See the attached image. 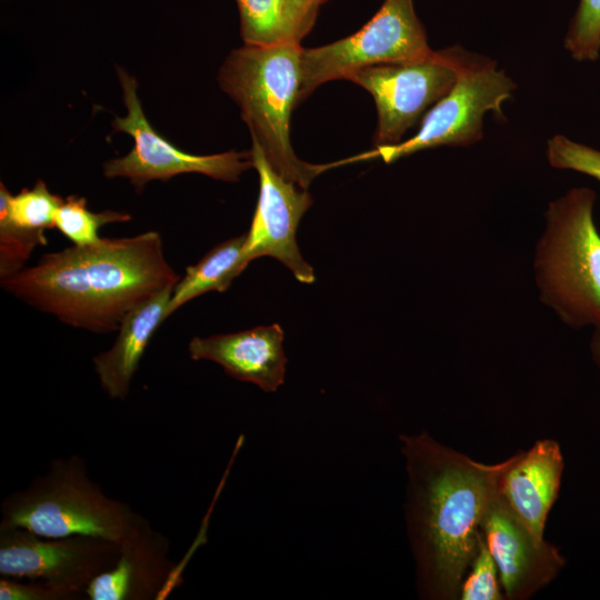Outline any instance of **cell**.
<instances>
[{"label": "cell", "instance_id": "cell-1", "mask_svg": "<svg viewBox=\"0 0 600 600\" xmlns=\"http://www.w3.org/2000/svg\"><path fill=\"white\" fill-rule=\"evenodd\" d=\"M408 474L406 519L417 588L428 600L459 599L481 523L510 457L483 463L427 431L400 436Z\"/></svg>", "mask_w": 600, "mask_h": 600}, {"label": "cell", "instance_id": "cell-2", "mask_svg": "<svg viewBox=\"0 0 600 600\" xmlns=\"http://www.w3.org/2000/svg\"><path fill=\"white\" fill-rule=\"evenodd\" d=\"M179 280L161 236L148 231L46 253L36 264L1 277L0 284L68 326L109 333L134 308Z\"/></svg>", "mask_w": 600, "mask_h": 600}, {"label": "cell", "instance_id": "cell-3", "mask_svg": "<svg viewBox=\"0 0 600 600\" xmlns=\"http://www.w3.org/2000/svg\"><path fill=\"white\" fill-rule=\"evenodd\" d=\"M300 42L269 46L244 44L232 50L218 74L221 89L239 106L252 141L282 178L308 189L330 164L300 160L290 142V119L299 104L301 86Z\"/></svg>", "mask_w": 600, "mask_h": 600}, {"label": "cell", "instance_id": "cell-4", "mask_svg": "<svg viewBox=\"0 0 600 600\" xmlns=\"http://www.w3.org/2000/svg\"><path fill=\"white\" fill-rule=\"evenodd\" d=\"M0 529L20 528L47 538L91 536L121 544L146 520L109 497L77 454L57 458L0 507Z\"/></svg>", "mask_w": 600, "mask_h": 600}, {"label": "cell", "instance_id": "cell-5", "mask_svg": "<svg viewBox=\"0 0 600 600\" xmlns=\"http://www.w3.org/2000/svg\"><path fill=\"white\" fill-rule=\"evenodd\" d=\"M596 193L572 188L549 203L534 259L542 300L569 327L600 324V233Z\"/></svg>", "mask_w": 600, "mask_h": 600}, {"label": "cell", "instance_id": "cell-6", "mask_svg": "<svg viewBox=\"0 0 600 600\" xmlns=\"http://www.w3.org/2000/svg\"><path fill=\"white\" fill-rule=\"evenodd\" d=\"M516 84L496 61L461 48L457 80L451 90L424 114L418 132L408 140L340 161L381 158L390 163L414 152L441 146L468 147L483 137V116L493 112L504 120L502 103Z\"/></svg>", "mask_w": 600, "mask_h": 600}, {"label": "cell", "instance_id": "cell-7", "mask_svg": "<svg viewBox=\"0 0 600 600\" xmlns=\"http://www.w3.org/2000/svg\"><path fill=\"white\" fill-rule=\"evenodd\" d=\"M433 52L413 0H384L353 34L322 47L303 48L299 102L324 82L350 80L363 68L422 60Z\"/></svg>", "mask_w": 600, "mask_h": 600}, {"label": "cell", "instance_id": "cell-8", "mask_svg": "<svg viewBox=\"0 0 600 600\" xmlns=\"http://www.w3.org/2000/svg\"><path fill=\"white\" fill-rule=\"evenodd\" d=\"M127 116L116 118L114 131L133 138L131 151L103 164L107 178H126L139 193L151 180L167 181L182 173H201L213 179L236 182L242 172L253 167L250 151L197 156L184 152L161 137L149 123L137 93V82L123 69L118 68Z\"/></svg>", "mask_w": 600, "mask_h": 600}, {"label": "cell", "instance_id": "cell-9", "mask_svg": "<svg viewBox=\"0 0 600 600\" xmlns=\"http://www.w3.org/2000/svg\"><path fill=\"white\" fill-rule=\"evenodd\" d=\"M460 50L456 46L434 51L422 60L367 67L350 78L374 99L376 148L400 143L404 132L451 90L457 80Z\"/></svg>", "mask_w": 600, "mask_h": 600}, {"label": "cell", "instance_id": "cell-10", "mask_svg": "<svg viewBox=\"0 0 600 600\" xmlns=\"http://www.w3.org/2000/svg\"><path fill=\"white\" fill-rule=\"evenodd\" d=\"M120 544L91 536L47 538L20 528L0 529V576L37 580L86 597L89 583L110 569Z\"/></svg>", "mask_w": 600, "mask_h": 600}, {"label": "cell", "instance_id": "cell-11", "mask_svg": "<svg viewBox=\"0 0 600 600\" xmlns=\"http://www.w3.org/2000/svg\"><path fill=\"white\" fill-rule=\"evenodd\" d=\"M253 168L260 190L251 226L246 233L244 257L250 263L259 257H272L283 263L302 283H312L314 272L302 258L296 232L303 213L312 204L307 189L278 174L259 146L252 141Z\"/></svg>", "mask_w": 600, "mask_h": 600}, {"label": "cell", "instance_id": "cell-12", "mask_svg": "<svg viewBox=\"0 0 600 600\" xmlns=\"http://www.w3.org/2000/svg\"><path fill=\"white\" fill-rule=\"evenodd\" d=\"M481 532L497 564L506 599L531 598L566 564L560 551L536 538L499 492L488 507Z\"/></svg>", "mask_w": 600, "mask_h": 600}, {"label": "cell", "instance_id": "cell-13", "mask_svg": "<svg viewBox=\"0 0 600 600\" xmlns=\"http://www.w3.org/2000/svg\"><path fill=\"white\" fill-rule=\"evenodd\" d=\"M169 540L146 519L120 544L116 563L87 587L90 600H151L173 582Z\"/></svg>", "mask_w": 600, "mask_h": 600}, {"label": "cell", "instance_id": "cell-14", "mask_svg": "<svg viewBox=\"0 0 600 600\" xmlns=\"http://www.w3.org/2000/svg\"><path fill=\"white\" fill-rule=\"evenodd\" d=\"M283 330L274 323L233 333L193 337L188 346L192 360H209L237 380L274 392L284 380L287 357Z\"/></svg>", "mask_w": 600, "mask_h": 600}, {"label": "cell", "instance_id": "cell-15", "mask_svg": "<svg viewBox=\"0 0 600 600\" xmlns=\"http://www.w3.org/2000/svg\"><path fill=\"white\" fill-rule=\"evenodd\" d=\"M564 461L560 446L541 439L510 457L499 493L531 533L543 539L544 527L561 486Z\"/></svg>", "mask_w": 600, "mask_h": 600}, {"label": "cell", "instance_id": "cell-16", "mask_svg": "<svg viewBox=\"0 0 600 600\" xmlns=\"http://www.w3.org/2000/svg\"><path fill=\"white\" fill-rule=\"evenodd\" d=\"M42 180L11 194L0 183V278L22 269L37 246H46L44 231L54 228L62 202Z\"/></svg>", "mask_w": 600, "mask_h": 600}, {"label": "cell", "instance_id": "cell-17", "mask_svg": "<svg viewBox=\"0 0 600 600\" xmlns=\"http://www.w3.org/2000/svg\"><path fill=\"white\" fill-rule=\"evenodd\" d=\"M173 288L162 290L129 312L119 327L113 344L93 357L99 383L111 399L127 398L151 338L168 318Z\"/></svg>", "mask_w": 600, "mask_h": 600}, {"label": "cell", "instance_id": "cell-18", "mask_svg": "<svg viewBox=\"0 0 600 600\" xmlns=\"http://www.w3.org/2000/svg\"><path fill=\"white\" fill-rule=\"evenodd\" d=\"M246 233L213 247L203 258L186 269L172 290L168 318L190 300L210 291L224 292L248 267L243 252Z\"/></svg>", "mask_w": 600, "mask_h": 600}, {"label": "cell", "instance_id": "cell-19", "mask_svg": "<svg viewBox=\"0 0 600 600\" xmlns=\"http://www.w3.org/2000/svg\"><path fill=\"white\" fill-rule=\"evenodd\" d=\"M130 220L131 216L123 211H90L86 198L71 194L62 199L56 213L54 228L74 246L83 247L93 244L101 239L98 231L102 226Z\"/></svg>", "mask_w": 600, "mask_h": 600}, {"label": "cell", "instance_id": "cell-20", "mask_svg": "<svg viewBox=\"0 0 600 600\" xmlns=\"http://www.w3.org/2000/svg\"><path fill=\"white\" fill-rule=\"evenodd\" d=\"M244 44L269 46L291 41L282 16V0H236Z\"/></svg>", "mask_w": 600, "mask_h": 600}, {"label": "cell", "instance_id": "cell-21", "mask_svg": "<svg viewBox=\"0 0 600 600\" xmlns=\"http://www.w3.org/2000/svg\"><path fill=\"white\" fill-rule=\"evenodd\" d=\"M577 61H596L600 54V0H580L564 41Z\"/></svg>", "mask_w": 600, "mask_h": 600}, {"label": "cell", "instance_id": "cell-22", "mask_svg": "<svg viewBox=\"0 0 600 600\" xmlns=\"http://www.w3.org/2000/svg\"><path fill=\"white\" fill-rule=\"evenodd\" d=\"M497 564L486 544L482 532L478 538L476 554L460 587L461 600H502Z\"/></svg>", "mask_w": 600, "mask_h": 600}, {"label": "cell", "instance_id": "cell-23", "mask_svg": "<svg viewBox=\"0 0 600 600\" xmlns=\"http://www.w3.org/2000/svg\"><path fill=\"white\" fill-rule=\"evenodd\" d=\"M547 158L553 168L577 171L600 182V149L556 134L547 141Z\"/></svg>", "mask_w": 600, "mask_h": 600}, {"label": "cell", "instance_id": "cell-24", "mask_svg": "<svg viewBox=\"0 0 600 600\" xmlns=\"http://www.w3.org/2000/svg\"><path fill=\"white\" fill-rule=\"evenodd\" d=\"M1 600H76L71 593L37 580L0 579Z\"/></svg>", "mask_w": 600, "mask_h": 600}, {"label": "cell", "instance_id": "cell-25", "mask_svg": "<svg viewBox=\"0 0 600 600\" xmlns=\"http://www.w3.org/2000/svg\"><path fill=\"white\" fill-rule=\"evenodd\" d=\"M327 0H282V16L288 37L300 42L311 30L320 6Z\"/></svg>", "mask_w": 600, "mask_h": 600}, {"label": "cell", "instance_id": "cell-26", "mask_svg": "<svg viewBox=\"0 0 600 600\" xmlns=\"http://www.w3.org/2000/svg\"><path fill=\"white\" fill-rule=\"evenodd\" d=\"M590 352L592 360L600 372V324L594 327L590 342Z\"/></svg>", "mask_w": 600, "mask_h": 600}]
</instances>
